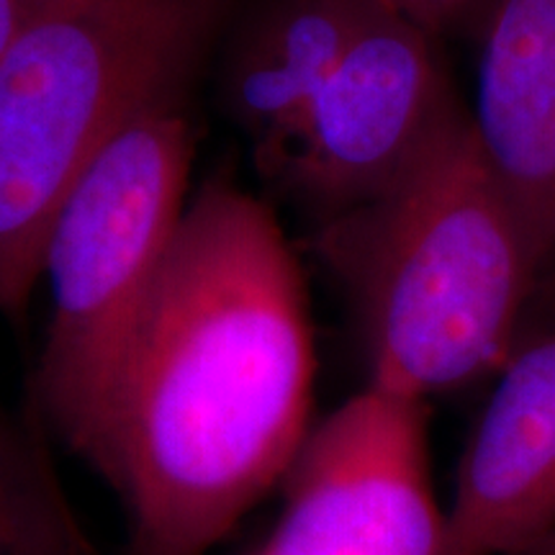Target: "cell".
<instances>
[{"mask_svg":"<svg viewBox=\"0 0 555 555\" xmlns=\"http://www.w3.org/2000/svg\"><path fill=\"white\" fill-rule=\"evenodd\" d=\"M314 339L273 211L224 180L185 206L124 356L101 476L129 555H206L309 437Z\"/></svg>","mask_w":555,"mask_h":555,"instance_id":"cell-1","label":"cell"},{"mask_svg":"<svg viewBox=\"0 0 555 555\" xmlns=\"http://www.w3.org/2000/svg\"><path fill=\"white\" fill-rule=\"evenodd\" d=\"M314 247L356 311L367 384L425 404L499 376L545 281L470 114L397 183L319 221Z\"/></svg>","mask_w":555,"mask_h":555,"instance_id":"cell-2","label":"cell"},{"mask_svg":"<svg viewBox=\"0 0 555 555\" xmlns=\"http://www.w3.org/2000/svg\"><path fill=\"white\" fill-rule=\"evenodd\" d=\"M217 0H90L26 18L0 52V314L21 322L50 232L93 159L178 95Z\"/></svg>","mask_w":555,"mask_h":555,"instance_id":"cell-3","label":"cell"},{"mask_svg":"<svg viewBox=\"0 0 555 555\" xmlns=\"http://www.w3.org/2000/svg\"><path fill=\"white\" fill-rule=\"evenodd\" d=\"M191 155L178 95L150 103L82 172L47 240L50 324L34 373L37 420L99 474L131 332L189 206Z\"/></svg>","mask_w":555,"mask_h":555,"instance_id":"cell-4","label":"cell"},{"mask_svg":"<svg viewBox=\"0 0 555 555\" xmlns=\"http://www.w3.org/2000/svg\"><path fill=\"white\" fill-rule=\"evenodd\" d=\"M463 116L442 39L378 9L258 168L324 221L397 183Z\"/></svg>","mask_w":555,"mask_h":555,"instance_id":"cell-5","label":"cell"},{"mask_svg":"<svg viewBox=\"0 0 555 555\" xmlns=\"http://www.w3.org/2000/svg\"><path fill=\"white\" fill-rule=\"evenodd\" d=\"M281 486L258 555H440L425 401L365 384L311 429Z\"/></svg>","mask_w":555,"mask_h":555,"instance_id":"cell-6","label":"cell"},{"mask_svg":"<svg viewBox=\"0 0 555 555\" xmlns=\"http://www.w3.org/2000/svg\"><path fill=\"white\" fill-rule=\"evenodd\" d=\"M555 530V337L517 347L457 466L440 555H515Z\"/></svg>","mask_w":555,"mask_h":555,"instance_id":"cell-7","label":"cell"},{"mask_svg":"<svg viewBox=\"0 0 555 555\" xmlns=\"http://www.w3.org/2000/svg\"><path fill=\"white\" fill-rule=\"evenodd\" d=\"M478 62V147L555 273V0H499Z\"/></svg>","mask_w":555,"mask_h":555,"instance_id":"cell-8","label":"cell"},{"mask_svg":"<svg viewBox=\"0 0 555 555\" xmlns=\"http://www.w3.org/2000/svg\"><path fill=\"white\" fill-rule=\"evenodd\" d=\"M371 0H266L242 29L227 65L224 101L266 163L327 86Z\"/></svg>","mask_w":555,"mask_h":555,"instance_id":"cell-9","label":"cell"},{"mask_svg":"<svg viewBox=\"0 0 555 555\" xmlns=\"http://www.w3.org/2000/svg\"><path fill=\"white\" fill-rule=\"evenodd\" d=\"M0 555H93L37 422L0 401Z\"/></svg>","mask_w":555,"mask_h":555,"instance_id":"cell-10","label":"cell"},{"mask_svg":"<svg viewBox=\"0 0 555 555\" xmlns=\"http://www.w3.org/2000/svg\"><path fill=\"white\" fill-rule=\"evenodd\" d=\"M380 9L412 21L437 39L483 37L499 0H371Z\"/></svg>","mask_w":555,"mask_h":555,"instance_id":"cell-11","label":"cell"},{"mask_svg":"<svg viewBox=\"0 0 555 555\" xmlns=\"http://www.w3.org/2000/svg\"><path fill=\"white\" fill-rule=\"evenodd\" d=\"M26 18H29V13H26L21 0H0V52L16 37Z\"/></svg>","mask_w":555,"mask_h":555,"instance_id":"cell-12","label":"cell"},{"mask_svg":"<svg viewBox=\"0 0 555 555\" xmlns=\"http://www.w3.org/2000/svg\"><path fill=\"white\" fill-rule=\"evenodd\" d=\"M21 3H24V9H26V13H29V16H37V13L67 9V5L90 3V0H21Z\"/></svg>","mask_w":555,"mask_h":555,"instance_id":"cell-13","label":"cell"},{"mask_svg":"<svg viewBox=\"0 0 555 555\" xmlns=\"http://www.w3.org/2000/svg\"><path fill=\"white\" fill-rule=\"evenodd\" d=\"M515 555H555V530H551L547 535L535 540V543L527 545L525 551H519Z\"/></svg>","mask_w":555,"mask_h":555,"instance_id":"cell-14","label":"cell"}]
</instances>
